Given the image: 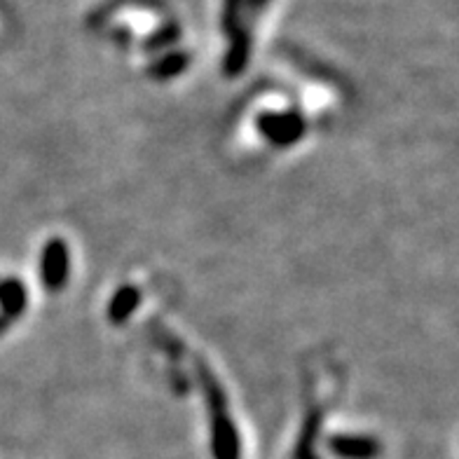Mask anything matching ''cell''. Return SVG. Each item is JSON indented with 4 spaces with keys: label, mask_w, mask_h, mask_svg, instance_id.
Listing matches in <instances>:
<instances>
[{
    "label": "cell",
    "mask_w": 459,
    "mask_h": 459,
    "mask_svg": "<svg viewBox=\"0 0 459 459\" xmlns=\"http://www.w3.org/2000/svg\"><path fill=\"white\" fill-rule=\"evenodd\" d=\"M195 366H197V377H200V385L204 389L206 408H209L213 459H242V443H239L237 427L228 412V399H225L221 382L216 380V375L209 370L204 361L197 359Z\"/></svg>",
    "instance_id": "6da1fadb"
},
{
    "label": "cell",
    "mask_w": 459,
    "mask_h": 459,
    "mask_svg": "<svg viewBox=\"0 0 459 459\" xmlns=\"http://www.w3.org/2000/svg\"><path fill=\"white\" fill-rule=\"evenodd\" d=\"M258 132L265 136L273 145L286 148L293 145L305 136L307 122L298 110H286V113H263L258 115Z\"/></svg>",
    "instance_id": "7a4b0ae2"
},
{
    "label": "cell",
    "mask_w": 459,
    "mask_h": 459,
    "mask_svg": "<svg viewBox=\"0 0 459 459\" xmlns=\"http://www.w3.org/2000/svg\"><path fill=\"white\" fill-rule=\"evenodd\" d=\"M68 274H71V251L64 239L55 237L45 244L40 254V281L45 289L56 293L66 286Z\"/></svg>",
    "instance_id": "3957f363"
},
{
    "label": "cell",
    "mask_w": 459,
    "mask_h": 459,
    "mask_svg": "<svg viewBox=\"0 0 459 459\" xmlns=\"http://www.w3.org/2000/svg\"><path fill=\"white\" fill-rule=\"evenodd\" d=\"M333 455L340 459H375L380 455V443L370 438V436H333L328 441Z\"/></svg>",
    "instance_id": "277c9868"
},
{
    "label": "cell",
    "mask_w": 459,
    "mask_h": 459,
    "mask_svg": "<svg viewBox=\"0 0 459 459\" xmlns=\"http://www.w3.org/2000/svg\"><path fill=\"white\" fill-rule=\"evenodd\" d=\"M248 55H251V36H248L247 29L237 26V29L230 33V48L223 61L225 75H228V78L242 75V71L248 64Z\"/></svg>",
    "instance_id": "5b68a950"
},
{
    "label": "cell",
    "mask_w": 459,
    "mask_h": 459,
    "mask_svg": "<svg viewBox=\"0 0 459 459\" xmlns=\"http://www.w3.org/2000/svg\"><path fill=\"white\" fill-rule=\"evenodd\" d=\"M29 293L19 279H5L0 281V316L5 321H14L24 315Z\"/></svg>",
    "instance_id": "8992f818"
},
{
    "label": "cell",
    "mask_w": 459,
    "mask_h": 459,
    "mask_svg": "<svg viewBox=\"0 0 459 459\" xmlns=\"http://www.w3.org/2000/svg\"><path fill=\"white\" fill-rule=\"evenodd\" d=\"M141 302V290L136 286L127 284L122 286V289L115 290L113 300L108 305V319L113 326H122V324H127L129 316L136 312Z\"/></svg>",
    "instance_id": "52a82bcc"
},
{
    "label": "cell",
    "mask_w": 459,
    "mask_h": 459,
    "mask_svg": "<svg viewBox=\"0 0 459 459\" xmlns=\"http://www.w3.org/2000/svg\"><path fill=\"white\" fill-rule=\"evenodd\" d=\"M187 64H190V55H187V52H171V55H164L162 59L151 64L148 75H151L152 80L164 82V80H171L176 78V75H181L187 68Z\"/></svg>",
    "instance_id": "ba28073f"
},
{
    "label": "cell",
    "mask_w": 459,
    "mask_h": 459,
    "mask_svg": "<svg viewBox=\"0 0 459 459\" xmlns=\"http://www.w3.org/2000/svg\"><path fill=\"white\" fill-rule=\"evenodd\" d=\"M321 424V411H312L305 420V427L300 431V438H298L296 455L293 459H315V441L316 434H319Z\"/></svg>",
    "instance_id": "9c48e42d"
},
{
    "label": "cell",
    "mask_w": 459,
    "mask_h": 459,
    "mask_svg": "<svg viewBox=\"0 0 459 459\" xmlns=\"http://www.w3.org/2000/svg\"><path fill=\"white\" fill-rule=\"evenodd\" d=\"M244 0H225L223 5V29L228 30V33H232V30L239 26V10H242Z\"/></svg>",
    "instance_id": "30bf717a"
},
{
    "label": "cell",
    "mask_w": 459,
    "mask_h": 459,
    "mask_svg": "<svg viewBox=\"0 0 459 459\" xmlns=\"http://www.w3.org/2000/svg\"><path fill=\"white\" fill-rule=\"evenodd\" d=\"M176 38H178V29H176L174 24L167 26L164 30H160V33H155V36L148 40V49H158V48H164V45L174 43Z\"/></svg>",
    "instance_id": "8fae6325"
},
{
    "label": "cell",
    "mask_w": 459,
    "mask_h": 459,
    "mask_svg": "<svg viewBox=\"0 0 459 459\" xmlns=\"http://www.w3.org/2000/svg\"><path fill=\"white\" fill-rule=\"evenodd\" d=\"M155 340H158L160 347H164V350L169 351L171 359H181L183 357V344L178 342L176 338H171V335H167V333H162V335H155Z\"/></svg>",
    "instance_id": "7c38bea8"
},
{
    "label": "cell",
    "mask_w": 459,
    "mask_h": 459,
    "mask_svg": "<svg viewBox=\"0 0 459 459\" xmlns=\"http://www.w3.org/2000/svg\"><path fill=\"white\" fill-rule=\"evenodd\" d=\"M171 387H174V392L178 394V396H186L187 389H190V385H187V380H186V375H183L181 370H178V373H176V370H171Z\"/></svg>",
    "instance_id": "4fadbf2b"
},
{
    "label": "cell",
    "mask_w": 459,
    "mask_h": 459,
    "mask_svg": "<svg viewBox=\"0 0 459 459\" xmlns=\"http://www.w3.org/2000/svg\"><path fill=\"white\" fill-rule=\"evenodd\" d=\"M251 10H263L267 5V0H247Z\"/></svg>",
    "instance_id": "5bb4252c"
},
{
    "label": "cell",
    "mask_w": 459,
    "mask_h": 459,
    "mask_svg": "<svg viewBox=\"0 0 459 459\" xmlns=\"http://www.w3.org/2000/svg\"><path fill=\"white\" fill-rule=\"evenodd\" d=\"M7 326H10V321H5L3 316H0V333H5Z\"/></svg>",
    "instance_id": "9a60e30c"
},
{
    "label": "cell",
    "mask_w": 459,
    "mask_h": 459,
    "mask_svg": "<svg viewBox=\"0 0 459 459\" xmlns=\"http://www.w3.org/2000/svg\"><path fill=\"white\" fill-rule=\"evenodd\" d=\"M315 459H316V457H315Z\"/></svg>",
    "instance_id": "2e32d148"
}]
</instances>
